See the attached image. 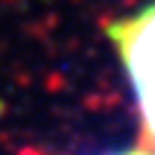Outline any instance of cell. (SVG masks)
I'll list each match as a JSON object with an SVG mask.
<instances>
[{
  "label": "cell",
  "mask_w": 155,
  "mask_h": 155,
  "mask_svg": "<svg viewBox=\"0 0 155 155\" xmlns=\"http://www.w3.org/2000/svg\"><path fill=\"white\" fill-rule=\"evenodd\" d=\"M116 155H155V146H146V143H140V146L128 149V152H116Z\"/></svg>",
  "instance_id": "7a4b0ae2"
},
{
  "label": "cell",
  "mask_w": 155,
  "mask_h": 155,
  "mask_svg": "<svg viewBox=\"0 0 155 155\" xmlns=\"http://www.w3.org/2000/svg\"><path fill=\"white\" fill-rule=\"evenodd\" d=\"M104 33L114 42L125 78L134 90L143 134L155 146V3L104 24Z\"/></svg>",
  "instance_id": "6da1fadb"
}]
</instances>
